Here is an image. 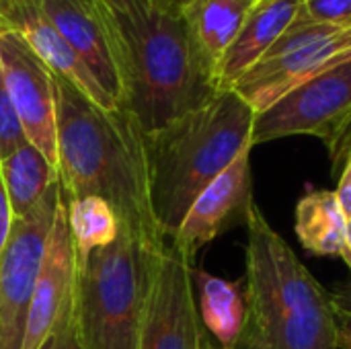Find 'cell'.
Returning a JSON list of instances; mask_svg holds the SVG:
<instances>
[{"mask_svg": "<svg viewBox=\"0 0 351 349\" xmlns=\"http://www.w3.org/2000/svg\"><path fill=\"white\" fill-rule=\"evenodd\" d=\"M257 0H193L183 16L202 51L218 70L220 60L239 35Z\"/></svg>", "mask_w": 351, "mask_h": 349, "instance_id": "18", "label": "cell"}, {"mask_svg": "<svg viewBox=\"0 0 351 349\" xmlns=\"http://www.w3.org/2000/svg\"><path fill=\"white\" fill-rule=\"evenodd\" d=\"M337 346L339 349H351V311L339 304H337Z\"/></svg>", "mask_w": 351, "mask_h": 349, "instance_id": "26", "label": "cell"}, {"mask_svg": "<svg viewBox=\"0 0 351 349\" xmlns=\"http://www.w3.org/2000/svg\"><path fill=\"white\" fill-rule=\"evenodd\" d=\"M348 142H350V144H351V132H350V138H348Z\"/></svg>", "mask_w": 351, "mask_h": 349, "instance_id": "31", "label": "cell"}, {"mask_svg": "<svg viewBox=\"0 0 351 349\" xmlns=\"http://www.w3.org/2000/svg\"><path fill=\"white\" fill-rule=\"evenodd\" d=\"M302 8L304 0H257L218 64L216 78L220 91L232 88L234 82L249 72L298 19Z\"/></svg>", "mask_w": 351, "mask_h": 349, "instance_id": "15", "label": "cell"}, {"mask_svg": "<svg viewBox=\"0 0 351 349\" xmlns=\"http://www.w3.org/2000/svg\"><path fill=\"white\" fill-rule=\"evenodd\" d=\"M304 10L315 21L351 27V0H304Z\"/></svg>", "mask_w": 351, "mask_h": 349, "instance_id": "22", "label": "cell"}, {"mask_svg": "<svg viewBox=\"0 0 351 349\" xmlns=\"http://www.w3.org/2000/svg\"><path fill=\"white\" fill-rule=\"evenodd\" d=\"M247 325L239 349H339L337 304L255 204L245 249Z\"/></svg>", "mask_w": 351, "mask_h": 349, "instance_id": "3", "label": "cell"}, {"mask_svg": "<svg viewBox=\"0 0 351 349\" xmlns=\"http://www.w3.org/2000/svg\"><path fill=\"white\" fill-rule=\"evenodd\" d=\"M351 58V27L315 21L302 12L232 86L259 115L282 97Z\"/></svg>", "mask_w": 351, "mask_h": 349, "instance_id": "6", "label": "cell"}, {"mask_svg": "<svg viewBox=\"0 0 351 349\" xmlns=\"http://www.w3.org/2000/svg\"><path fill=\"white\" fill-rule=\"evenodd\" d=\"M343 214L348 216V220H351V144L346 152L343 165H341V173H339V183H337V191H335Z\"/></svg>", "mask_w": 351, "mask_h": 349, "instance_id": "24", "label": "cell"}, {"mask_svg": "<svg viewBox=\"0 0 351 349\" xmlns=\"http://www.w3.org/2000/svg\"><path fill=\"white\" fill-rule=\"evenodd\" d=\"M0 72L27 140L58 169L53 72L29 43L0 25Z\"/></svg>", "mask_w": 351, "mask_h": 349, "instance_id": "10", "label": "cell"}, {"mask_svg": "<svg viewBox=\"0 0 351 349\" xmlns=\"http://www.w3.org/2000/svg\"><path fill=\"white\" fill-rule=\"evenodd\" d=\"M257 113L232 88L158 132L144 134L148 193L158 230L173 239L197 195L253 144Z\"/></svg>", "mask_w": 351, "mask_h": 349, "instance_id": "4", "label": "cell"}, {"mask_svg": "<svg viewBox=\"0 0 351 349\" xmlns=\"http://www.w3.org/2000/svg\"><path fill=\"white\" fill-rule=\"evenodd\" d=\"M103 93L121 107V78L109 27L97 0H37Z\"/></svg>", "mask_w": 351, "mask_h": 349, "instance_id": "13", "label": "cell"}, {"mask_svg": "<svg viewBox=\"0 0 351 349\" xmlns=\"http://www.w3.org/2000/svg\"><path fill=\"white\" fill-rule=\"evenodd\" d=\"M255 146H247L232 165L220 173L191 204L171 245L189 263L195 255L214 239L222 237L230 228L247 226L253 200V175H251V152Z\"/></svg>", "mask_w": 351, "mask_h": 349, "instance_id": "11", "label": "cell"}, {"mask_svg": "<svg viewBox=\"0 0 351 349\" xmlns=\"http://www.w3.org/2000/svg\"><path fill=\"white\" fill-rule=\"evenodd\" d=\"M333 298H335V302H337L339 306L350 309L351 311V282L350 284H346V286H341V288L333 294Z\"/></svg>", "mask_w": 351, "mask_h": 349, "instance_id": "28", "label": "cell"}, {"mask_svg": "<svg viewBox=\"0 0 351 349\" xmlns=\"http://www.w3.org/2000/svg\"><path fill=\"white\" fill-rule=\"evenodd\" d=\"M167 245V243H165ZM162 247L119 228L117 239L78 263L74 317L84 349H138Z\"/></svg>", "mask_w": 351, "mask_h": 349, "instance_id": "5", "label": "cell"}, {"mask_svg": "<svg viewBox=\"0 0 351 349\" xmlns=\"http://www.w3.org/2000/svg\"><path fill=\"white\" fill-rule=\"evenodd\" d=\"M76 272H78V259H76L72 232L68 226L66 200L62 195L45 245V253L41 259V269L35 282L23 349L41 348V344L53 331L60 317L74 304Z\"/></svg>", "mask_w": 351, "mask_h": 349, "instance_id": "12", "label": "cell"}, {"mask_svg": "<svg viewBox=\"0 0 351 349\" xmlns=\"http://www.w3.org/2000/svg\"><path fill=\"white\" fill-rule=\"evenodd\" d=\"M68 226L72 232L76 259L84 261L95 249L111 245L121 228L113 208L99 197H80L66 202Z\"/></svg>", "mask_w": 351, "mask_h": 349, "instance_id": "20", "label": "cell"}, {"mask_svg": "<svg viewBox=\"0 0 351 349\" xmlns=\"http://www.w3.org/2000/svg\"><path fill=\"white\" fill-rule=\"evenodd\" d=\"M351 58L294 88L255 117L253 144L290 136L319 138L341 169L350 148Z\"/></svg>", "mask_w": 351, "mask_h": 349, "instance_id": "7", "label": "cell"}, {"mask_svg": "<svg viewBox=\"0 0 351 349\" xmlns=\"http://www.w3.org/2000/svg\"><path fill=\"white\" fill-rule=\"evenodd\" d=\"M39 349H84L78 337V329H76L74 304L60 317L53 331L49 333V337L41 344Z\"/></svg>", "mask_w": 351, "mask_h": 349, "instance_id": "23", "label": "cell"}, {"mask_svg": "<svg viewBox=\"0 0 351 349\" xmlns=\"http://www.w3.org/2000/svg\"><path fill=\"white\" fill-rule=\"evenodd\" d=\"M58 175L66 202L105 200L121 228L152 247L169 239L158 230L144 154V134L125 109H103L66 78L53 74Z\"/></svg>", "mask_w": 351, "mask_h": 349, "instance_id": "2", "label": "cell"}, {"mask_svg": "<svg viewBox=\"0 0 351 349\" xmlns=\"http://www.w3.org/2000/svg\"><path fill=\"white\" fill-rule=\"evenodd\" d=\"M2 2H6V0H0V4H2Z\"/></svg>", "mask_w": 351, "mask_h": 349, "instance_id": "32", "label": "cell"}, {"mask_svg": "<svg viewBox=\"0 0 351 349\" xmlns=\"http://www.w3.org/2000/svg\"><path fill=\"white\" fill-rule=\"evenodd\" d=\"M27 142L29 140L25 136V130L8 97V91L4 86V78L0 72V163Z\"/></svg>", "mask_w": 351, "mask_h": 349, "instance_id": "21", "label": "cell"}, {"mask_svg": "<svg viewBox=\"0 0 351 349\" xmlns=\"http://www.w3.org/2000/svg\"><path fill=\"white\" fill-rule=\"evenodd\" d=\"M121 78V109L152 134L199 109L218 93L216 70L183 12L150 0H97Z\"/></svg>", "mask_w": 351, "mask_h": 349, "instance_id": "1", "label": "cell"}, {"mask_svg": "<svg viewBox=\"0 0 351 349\" xmlns=\"http://www.w3.org/2000/svg\"><path fill=\"white\" fill-rule=\"evenodd\" d=\"M191 282L202 325L222 349H239L247 325L245 286L191 265Z\"/></svg>", "mask_w": 351, "mask_h": 349, "instance_id": "16", "label": "cell"}, {"mask_svg": "<svg viewBox=\"0 0 351 349\" xmlns=\"http://www.w3.org/2000/svg\"><path fill=\"white\" fill-rule=\"evenodd\" d=\"M191 265L167 241L156 261L138 349H204L208 339L195 304Z\"/></svg>", "mask_w": 351, "mask_h": 349, "instance_id": "9", "label": "cell"}, {"mask_svg": "<svg viewBox=\"0 0 351 349\" xmlns=\"http://www.w3.org/2000/svg\"><path fill=\"white\" fill-rule=\"evenodd\" d=\"M0 25L16 31L37 58L58 76L72 82L103 109H119L97 84L93 74L72 51L53 23L45 16L37 0H6L0 4Z\"/></svg>", "mask_w": 351, "mask_h": 349, "instance_id": "14", "label": "cell"}, {"mask_svg": "<svg viewBox=\"0 0 351 349\" xmlns=\"http://www.w3.org/2000/svg\"><path fill=\"white\" fill-rule=\"evenodd\" d=\"M0 177L10 202L12 218H25L60 179L58 169L31 142L0 163Z\"/></svg>", "mask_w": 351, "mask_h": 349, "instance_id": "19", "label": "cell"}, {"mask_svg": "<svg viewBox=\"0 0 351 349\" xmlns=\"http://www.w3.org/2000/svg\"><path fill=\"white\" fill-rule=\"evenodd\" d=\"M339 257L343 259V263L351 272V220H348V232H346V241H343V249H341Z\"/></svg>", "mask_w": 351, "mask_h": 349, "instance_id": "29", "label": "cell"}, {"mask_svg": "<svg viewBox=\"0 0 351 349\" xmlns=\"http://www.w3.org/2000/svg\"><path fill=\"white\" fill-rule=\"evenodd\" d=\"M12 210H10V202H8V195H6V189H4V183H2V177H0V253L8 241V234H10V226H12Z\"/></svg>", "mask_w": 351, "mask_h": 349, "instance_id": "25", "label": "cell"}, {"mask_svg": "<svg viewBox=\"0 0 351 349\" xmlns=\"http://www.w3.org/2000/svg\"><path fill=\"white\" fill-rule=\"evenodd\" d=\"M152 4H156L158 8L171 10V12H183L193 0H150Z\"/></svg>", "mask_w": 351, "mask_h": 349, "instance_id": "27", "label": "cell"}, {"mask_svg": "<svg viewBox=\"0 0 351 349\" xmlns=\"http://www.w3.org/2000/svg\"><path fill=\"white\" fill-rule=\"evenodd\" d=\"M60 202L58 179L25 218L12 220L0 253V349H23L35 282Z\"/></svg>", "mask_w": 351, "mask_h": 349, "instance_id": "8", "label": "cell"}, {"mask_svg": "<svg viewBox=\"0 0 351 349\" xmlns=\"http://www.w3.org/2000/svg\"><path fill=\"white\" fill-rule=\"evenodd\" d=\"M294 230L302 249L311 255H339L348 232V216L335 191L308 189L296 204Z\"/></svg>", "mask_w": 351, "mask_h": 349, "instance_id": "17", "label": "cell"}, {"mask_svg": "<svg viewBox=\"0 0 351 349\" xmlns=\"http://www.w3.org/2000/svg\"><path fill=\"white\" fill-rule=\"evenodd\" d=\"M204 349H214V348H212V346H210V344L206 341V344H204Z\"/></svg>", "mask_w": 351, "mask_h": 349, "instance_id": "30", "label": "cell"}]
</instances>
